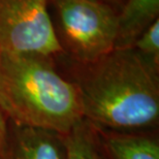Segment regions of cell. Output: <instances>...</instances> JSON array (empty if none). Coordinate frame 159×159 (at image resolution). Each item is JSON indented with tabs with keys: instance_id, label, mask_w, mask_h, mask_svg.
<instances>
[{
	"instance_id": "1",
	"label": "cell",
	"mask_w": 159,
	"mask_h": 159,
	"mask_svg": "<svg viewBox=\"0 0 159 159\" xmlns=\"http://www.w3.org/2000/svg\"><path fill=\"white\" fill-rule=\"evenodd\" d=\"M69 62L67 79L78 87L84 118L95 126L133 131L158 120V67L133 48L115 49L92 62Z\"/></svg>"
},
{
	"instance_id": "2",
	"label": "cell",
	"mask_w": 159,
	"mask_h": 159,
	"mask_svg": "<svg viewBox=\"0 0 159 159\" xmlns=\"http://www.w3.org/2000/svg\"><path fill=\"white\" fill-rule=\"evenodd\" d=\"M0 110L19 127L60 136L84 119L78 87L57 70L54 58L1 49Z\"/></svg>"
},
{
	"instance_id": "3",
	"label": "cell",
	"mask_w": 159,
	"mask_h": 159,
	"mask_svg": "<svg viewBox=\"0 0 159 159\" xmlns=\"http://www.w3.org/2000/svg\"><path fill=\"white\" fill-rule=\"evenodd\" d=\"M54 31L63 53L92 62L115 50L119 9L95 0H48Z\"/></svg>"
},
{
	"instance_id": "4",
	"label": "cell",
	"mask_w": 159,
	"mask_h": 159,
	"mask_svg": "<svg viewBox=\"0 0 159 159\" xmlns=\"http://www.w3.org/2000/svg\"><path fill=\"white\" fill-rule=\"evenodd\" d=\"M0 49L51 58L63 53L48 0H0Z\"/></svg>"
},
{
	"instance_id": "5",
	"label": "cell",
	"mask_w": 159,
	"mask_h": 159,
	"mask_svg": "<svg viewBox=\"0 0 159 159\" xmlns=\"http://www.w3.org/2000/svg\"><path fill=\"white\" fill-rule=\"evenodd\" d=\"M159 0H126L118 17L115 49L131 48L136 39L158 19Z\"/></svg>"
},
{
	"instance_id": "6",
	"label": "cell",
	"mask_w": 159,
	"mask_h": 159,
	"mask_svg": "<svg viewBox=\"0 0 159 159\" xmlns=\"http://www.w3.org/2000/svg\"><path fill=\"white\" fill-rule=\"evenodd\" d=\"M58 134L47 130L20 127L11 146V159H63Z\"/></svg>"
},
{
	"instance_id": "7",
	"label": "cell",
	"mask_w": 159,
	"mask_h": 159,
	"mask_svg": "<svg viewBox=\"0 0 159 159\" xmlns=\"http://www.w3.org/2000/svg\"><path fill=\"white\" fill-rule=\"evenodd\" d=\"M110 159H159V144L139 134H112L104 141Z\"/></svg>"
},
{
	"instance_id": "8",
	"label": "cell",
	"mask_w": 159,
	"mask_h": 159,
	"mask_svg": "<svg viewBox=\"0 0 159 159\" xmlns=\"http://www.w3.org/2000/svg\"><path fill=\"white\" fill-rule=\"evenodd\" d=\"M62 143L65 159H103L93 135L83 121L63 135Z\"/></svg>"
},
{
	"instance_id": "9",
	"label": "cell",
	"mask_w": 159,
	"mask_h": 159,
	"mask_svg": "<svg viewBox=\"0 0 159 159\" xmlns=\"http://www.w3.org/2000/svg\"><path fill=\"white\" fill-rule=\"evenodd\" d=\"M148 61L158 67L159 61V19L155 20L136 40L132 47Z\"/></svg>"
},
{
	"instance_id": "10",
	"label": "cell",
	"mask_w": 159,
	"mask_h": 159,
	"mask_svg": "<svg viewBox=\"0 0 159 159\" xmlns=\"http://www.w3.org/2000/svg\"><path fill=\"white\" fill-rule=\"evenodd\" d=\"M6 149V126L4 115L0 110V159L3 157Z\"/></svg>"
},
{
	"instance_id": "11",
	"label": "cell",
	"mask_w": 159,
	"mask_h": 159,
	"mask_svg": "<svg viewBox=\"0 0 159 159\" xmlns=\"http://www.w3.org/2000/svg\"><path fill=\"white\" fill-rule=\"evenodd\" d=\"M95 1H99V2L107 3V4L112 5V6H114V7H116V8H118L117 6H118L119 4H121V0H95ZM119 11H120V9H119Z\"/></svg>"
}]
</instances>
